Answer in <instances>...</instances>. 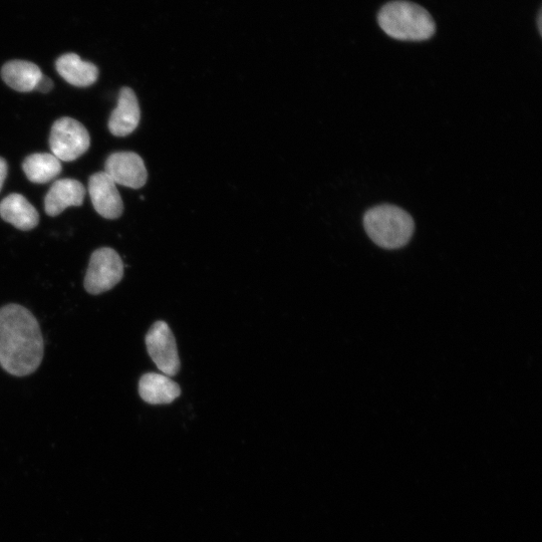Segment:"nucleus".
<instances>
[{
  "label": "nucleus",
  "mask_w": 542,
  "mask_h": 542,
  "mask_svg": "<svg viewBox=\"0 0 542 542\" xmlns=\"http://www.w3.org/2000/svg\"><path fill=\"white\" fill-rule=\"evenodd\" d=\"M44 353L43 334L33 314L17 304L0 309V367L16 377L30 376L41 366Z\"/></svg>",
  "instance_id": "f257e3e1"
},
{
  "label": "nucleus",
  "mask_w": 542,
  "mask_h": 542,
  "mask_svg": "<svg viewBox=\"0 0 542 542\" xmlns=\"http://www.w3.org/2000/svg\"><path fill=\"white\" fill-rule=\"evenodd\" d=\"M378 22L389 37L398 41H427L436 31L434 20L425 9L403 0L387 4L379 13Z\"/></svg>",
  "instance_id": "f03ea898"
},
{
  "label": "nucleus",
  "mask_w": 542,
  "mask_h": 542,
  "mask_svg": "<svg viewBox=\"0 0 542 542\" xmlns=\"http://www.w3.org/2000/svg\"><path fill=\"white\" fill-rule=\"evenodd\" d=\"M364 226L369 237L380 247L398 249L411 240L415 223L411 215L394 205H379L368 210Z\"/></svg>",
  "instance_id": "7ed1b4c3"
},
{
  "label": "nucleus",
  "mask_w": 542,
  "mask_h": 542,
  "mask_svg": "<svg viewBox=\"0 0 542 542\" xmlns=\"http://www.w3.org/2000/svg\"><path fill=\"white\" fill-rule=\"evenodd\" d=\"M125 266L119 253L113 248L102 247L90 258L85 277V289L98 296L115 288L124 278Z\"/></svg>",
  "instance_id": "20e7f679"
},
{
  "label": "nucleus",
  "mask_w": 542,
  "mask_h": 542,
  "mask_svg": "<svg viewBox=\"0 0 542 542\" xmlns=\"http://www.w3.org/2000/svg\"><path fill=\"white\" fill-rule=\"evenodd\" d=\"M91 137L79 121L65 117L57 120L50 137V147L60 161L72 162L84 155L90 148Z\"/></svg>",
  "instance_id": "39448f33"
},
{
  "label": "nucleus",
  "mask_w": 542,
  "mask_h": 542,
  "mask_svg": "<svg viewBox=\"0 0 542 542\" xmlns=\"http://www.w3.org/2000/svg\"><path fill=\"white\" fill-rule=\"evenodd\" d=\"M148 354L157 368L166 376L174 377L180 370V359L175 337L162 321L155 323L146 336Z\"/></svg>",
  "instance_id": "423d86ee"
},
{
  "label": "nucleus",
  "mask_w": 542,
  "mask_h": 542,
  "mask_svg": "<svg viewBox=\"0 0 542 542\" xmlns=\"http://www.w3.org/2000/svg\"><path fill=\"white\" fill-rule=\"evenodd\" d=\"M105 172L116 184L132 189H140L148 179L143 159L134 152H117L110 155L105 164Z\"/></svg>",
  "instance_id": "0eeeda50"
},
{
  "label": "nucleus",
  "mask_w": 542,
  "mask_h": 542,
  "mask_svg": "<svg viewBox=\"0 0 542 542\" xmlns=\"http://www.w3.org/2000/svg\"><path fill=\"white\" fill-rule=\"evenodd\" d=\"M89 193L95 210L106 219H118L124 212V203L116 183L106 172L90 177Z\"/></svg>",
  "instance_id": "6e6552de"
},
{
  "label": "nucleus",
  "mask_w": 542,
  "mask_h": 542,
  "mask_svg": "<svg viewBox=\"0 0 542 542\" xmlns=\"http://www.w3.org/2000/svg\"><path fill=\"white\" fill-rule=\"evenodd\" d=\"M141 110L135 92L125 87L120 91L117 108L109 120V130L116 137H126L139 126Z\"/></svg>",
  "instance_id": "1a4fd4ad"
},
{
  "label": "nucleus",
  "mask_w": 542,
  "mask_h": 542,
  "mask_svg": "<svg viewBox=\"0 0 542 542\" xmlns=\"http://www.w3.org/2000/svg\"><path fill=\"white\" fill-rule=\"evenodd\" d=\"M86 196L84 185L75 179L56 181L45 198V210L51 217L60 215L67 208L82 206Z\"/></svg>",
  "instance_id": "9d476101"
},
{
  "label": "nucleus",
  "mask_w": 542,
  "mask_h": 542,
  "mask_svg": "<svg viewBox=\"0 0 542 542\" xmlns=\"http://www.w3.org/2000/svg\"><path fill=\"white\" fill-rule=\"evenodd\" d=\"M139 394L150 405H167L179 398L181 389L166 375L147 373L140 379Z\"/></svg>",
  "instance_id": "9b49d317"
},
{
  "label": "nucleus",
  "mask_w": 542,
  "mask_h": 542,
  "mask_svg": "<svg viewBox=\"0 0 542 542\" xmlns=\"http://www.w3.org/2000/svg\"><path fill=\"white\" fill-rule=\"evenodd\" d=\"M0 217L24 231L34 229L40 222L37 209L18 193L11 194L0 202Z\"/></svg>",
  "instance_id": "f8f14e48"
},
{
  "label": "nucleus",
  "mask_w": 542,
  "mask_h": 542,
  "mask_svg": "<svg viewBox=\"0 0 542 542\" xmlns=\"http://www.w3.org/2000/svg\"><path fill=\"white\" fill-rule=\"evenodd\" d=\"M56 68L66 82L78 88L94 85L99 77L98 68L92 63L83 61L76 54H67L59 58Z\"/></svg>",
  "instance_id": "ddd939ff"
},
{
  "label": "nucleus",
  "mask_w": 542,
  "mask_h": 542,
  "mask_svg": "<svg viewBox=\"0 0 542 542\" xmlns=\"http://www.w3.org/2000/svg\"><path fill=\"white\" fill-rule=\"evenodd\" d=\"M42 77L41 69L36 64L27 61H11L2 69L4 82L21 93L35 91Z\"/></svg>",
  "instance_id": "4468645a"
},
{
  "label": "nucleus",
  "mask_w": 542,
  "mask_h": 542,
  "mask_svg": "<svg viewBox=\"0 0 542 542\" xmlns=\"http://www.w3.org/2000/svg\"><path fill=\"white\" fill-rule=\"evenodd\" d=\"M23 169L30 181L45 184L58 177L63 167L61 161L53 154L36 153L25 159Z\"/></svg>",
  "instance_id": "2eb2a0df"
},
{
  "label": "nucleus",
  "mask_w": 542,
  "mask_h": 542,
  "mask_svg": "<svg viewBox=\"0 0 542 542\" xmlns=\"http://www.w3.org/2000/svg\"><path fill=\"white\" fill-rule=\"evenodd\" d=\"M53 88H54L53 81L49 77L43 75V77L41 78V80L39 81L36 87V90L41 93L47 94L51 92Z\"/></svg>",
  "instance_id": "dca6fc26"
},
{
  "label": "nucleus",
  "mask_w": 542,
  "mask_h": 542,
  "mask_svg": "<svg viewBox=\"0 0 542 542\" xmlns=\"http://www.w3.org/2000/svg\"><path fill=\"white\" fill-rule=\"evenodd\" d=\"M8 163L7 161L0 157V191H2L3 186L5 184L7 175H8Z\"/></svg>",
  "instance_id": "f3484780"
}]
</instances>
